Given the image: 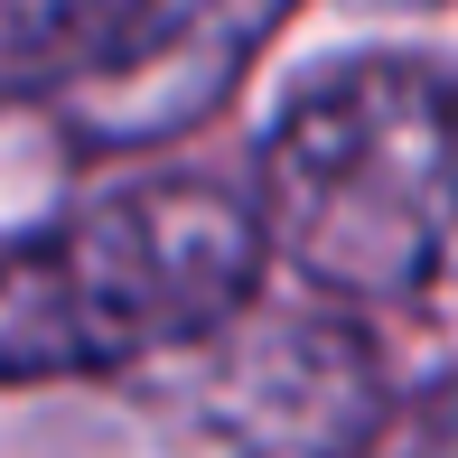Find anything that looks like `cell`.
<instances>
[{"label":"cell","instance_id":"6da1fadb","mask_svg":"<svg viewBox=\"0 0 458 458\" xmlns=\"http://www.w3.org/2000/svg\"><path fill=\"white\" fill-rule=\"evenodd\" d=\"M262 253L318 300L384 318H458V75L356 56L290 94L253 159Z\"/></svg>","mask_w":458,"mask_h":458},{"label":"cell","instance_id":"7a4b0ae2","mask_svg":"<svg viewBox=\"0 0 458 458\" xmlns=\"http://www.w3.org/2000/svg\"><path fill=\"white\" fill-rule=\"evenodd\" d=\"M262 225L216 178H150L0 243V393L131 374L262 300Z\"/></svg>","mask_w":458,"mask_h":458},{"label":"cell","instance_id":"3957f363","mask_svg":"<svg viewBox=\"0 0 458 458\" xmlns=\"http://www.w3.org/2000/svg\"><path fill=\"white\" fill-rule=\"evenodd\" d=\"M309 0H187L178 29L159 38L140 66H122L113 85L75 94V140L85 150H159V140H187L243 94L253 56L300 19Z\"/></svg>","mask_w":458,"mask_h":458},{"label":"cell","instance_id":"277c9868","mask_svg":"<svg viewBox=\"0 0 458 458\" xmlns=\"http://www.w3.org/2000/svg\"><path fill=\"white\" fill-rule=\"evenodd\" d=\"M187 0H0V113L75 103L178 29Z\"/></svg>","mask_w":458,"mask_h":458}]
</instances>
